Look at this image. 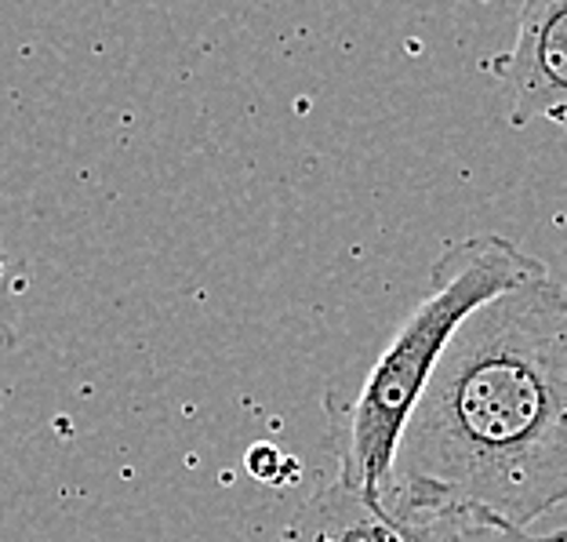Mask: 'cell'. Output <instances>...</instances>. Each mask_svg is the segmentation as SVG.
Instances as JSON below:
<instances>
[{"label": "cell", "instance_id": "1", "mask_svg": "<svg viewBox=\"0 0 567 542\" xmlns=\"http://www.w3.org/2000/svg\"><path fill=\"white\" fill-rule=\"evenodd\" d=\"M567 495V295L532 280L455 328L375 502L385 521L470 513L513 532Z\"/></svg>", "mask_w": 567, "mask_h": 542}, {"label": "cell", "instance_id": "2", "mask_svg": "<svg viewBox=\"0 0 567 542\" xmlns=\"http://www.w3.org/2000/svg\"><path fill=\"white\" fill-rule=\"evenodd\" d=\"M543 277H549L546 263L502 234H473L447 244L430 269V288L368 360L353 390L328 386V451L339 459L342 484L368 510H375L404 419L455 328L487 299Z\"/></svg>", "mask_w": 567, "mask_h": 542}, {"label": "cell", "instance_id": "3", "mask_svg": "<svg viewBox=\"0 0 567 542\" xmlns=\"http://www.w3.org/2000/svg\"><path fill=\"white\" fill-rule=\"evenodd\" d=\"M484 70L513 95L509 124L527 127L549 121L564 127L567 113V0H532L524 8L517 41L492 55Z\"/></svg>", "mask_w": 567, "mask_h": 542}, {"label": "cell", "instance_id": "4", "mask_svg": "<svg viewBox=\"0 0 567 542\" xmlns=\"http://www.w3.org/2000/svg\"><path fill=\"white\" fill-rule=\"evenodd\" d=\"M393 528L411 542H564L560 532L549 539L535 532H513L495 521L470 518V513H436V518H404L393 521Z\"/></svg>", "mask_w": 567, "mask_h": 542}, {"label": "cell", "instance_id": "5", "mask_svg": "<svg viewBox=\"0 0 567 542\" xmlns=\"http://www.w3.org/2000/svg\"><path fill=\"white\" fill-rule=\"evenodd\" d=\"M244 467H248L251 477H259V481H266V484H288L299 477L295 459H288L277 444H269V441L251 444L248 456H244Z\"/></svg>", "mask_w": 567, "mask_h": 542}, {"label": "cell", "instance_id": "6", "mask_svg": "<svg viewBox=\"0 0 567 542\" xmlns=\"http://www.w3.org/2000/svg\"><path fill=\"white\" fill-rule=\"evenodd\" d=\"M16 317H19V292L16 280H11L4 244H0V350H8L16 342Z\"/></svg>", "mask_w": 567, "mask_h": 542}]
</instances>
